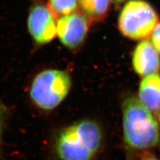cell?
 <instances>
[{"instance_id": "5", "label": "cell", "mask_w": 160, "mask_h": 160, "mask_svg": "<svg viewBox=\"0 0 160 160\" xmlns=\"http://www.w3.org/2000/svg\"><path fill=\"white\" fill-rule=\"evenodd\" d=\"M28 28L30 36L36 43H48L57 36L56 16L48 6L37 4L29 13Z\"/></svg>"}, {"instance_id": "14", "label": "cell", "mask_w": 160, "mask_h": 160, "mask_svg": "<svg viewBox=\"0 0 160 160\" xmlns=\"http://www.w3.org/2000/svg\"><path fill=\"white\" fill-rule=\"evenodd\" d=\"M112 2H115V3H120V2H122L124 0H112Z\"/></svg>"}, {"instance_id": "11", "label": "cell", "mask_w": 160, "mask_h": 160, "mask_svg": "<svg viewBox=\"0 0 160 160\" xmlns=\"http://www.w3.org/2000/svg\"><path fill=\"white\" fill-rule=\"evenodd\" d=\"M8 112L6 107L2 103H0V146H1L2 131L4 127L5 122H6V119L8 117Z\"/></svg>"}, {"instance_id": "1", "label": "cell", "mask_w": 160, "mask_h": 160, "mask_svg": "<svg viewBox=\"0 0 160 160\" xmlns=\"http://www.w3.org/2000/svg\"><path fill=\"white\" fill-rule=\"evenodd\" d=\"M102 133L98 124L84 119L62 129L54 143L58 160H93L101 148Z\"/></svg>"}, {"instance_id": "4", "label": "cell", "mask_w": 160, "mask_h": 160, "mask_svg": "<svg viewBox=\"0 0 160 160\" xmlns=\"http://www.w3.org/2000/svg\"><path fill=\"white\" fill-rule=\"evenodd\" d=\"M154 9L143 0H130L125 5L118 19L119 31L129 39L139 40L148 38L158 24Z\"/></svg>"}, {"instance_id": "3", "label": "cell", "mask_w": 160, "mask_h": 160, "mask_svg": "<svg viewBox=\"0 0 160 160\" xmlns=\"http://www.w3.org/2000/svg\"><path fill=\"white\" fill-rule=\"evenodd\" d=\"M72 85L69 75L56 69H46L34 78L29 96L39 108L50 111L57 108L66 98Z\"/></svg>"}, {"instance_id": "13", "label": "cell", "mask_w": 160, "mask_h": 160, "mask_svg": "<svg viewBox=\"0 0 160 160\" xmlns=\"http://www.w3.org/2000/svg\"><path fill=\"white\" fill-rule=\"evenodd\" d=\"M143 160H159V159L153 156H148L146 158H145Z\"/></svg>"}, {"instance_id": "12", "label": "cell", "mask_w": 160, "mask_h": 160, "mask_svg": "<svg viewBox=\"0 0 160 160\" xmlns=\"http://www.w3.org/2000/svg\"><path fill=\"white\" fill-rule=\"evenodd\" d=\"M152 40L154 47L159 52H160V23L157 25V26L152 32Z\"/></svg>"}, {"instance_id": "9", "label": "cell", "mask_w": 160, "mask_h": 160, "mask_svg": "<svg viewBox=\"0 0 160 160\" xmlns=\"http://www.w3.org/2000/svg\"><path fill=\"white\" fill-rule=\"evenodd\" d=\"M79 6L89 23L99 22L108 16L110 0H79Z\"/></svg>"}, {"instance_id": "7", "label": "cell", "mask_w": 160, "mask_h": 160, "mask_svg": "<svg viewBox=\"0 0 160 160\" xmlns=\"http://www.w3.org/2000/svg\"><path fill=\"white\" fill-rule=\"evenodd\" d=\"M153 43L144 40L138 45L133 56L135 71L140 76L156 73L160 68V57Z\"/></svg>"}, {"instance_id": "2", "label": "cell", "mask_w": 160, "mask_h": 160, "mask_svg": "<svg viewBox=\"0 0 160 160\" xmlns=\"http://www.w3.org/2000/svg\"><path fill=\"white\" fill-rule=\"evenodd\" d=\"M124 140L133 150L156 147L160 140L158 123L149 110L135 97H129L123 104Z\"/></svg>"}, {"instance_id": "10", "label": "cell", "mask_w": 160, "mask_h": 160, "mask_svg": "<svg viewBox=\"0 0 160 160\" xmlns=\"http://www.w3.org/2000/svg\"><path fill=\"white\" fill-rule=\"evenodd\" d=\"M79 0H48V7L56 16H65L75 13Z\"/></svg>"}, {"instance_id": "8", "label": "cell", "mask_w": 160, "mask_h": 160, "mask_svg": "<svg viewBox=\"0 0 160 160\" xmlns=\"http://www.w3.org/2000/svg\"><path fill=\"white\" fill-rule=\"evenodd\" d=\"M139 101L149 111L160 112V77L158 73L147 76L140 84Z\"/></svg>"}, {"instance_id": "15", "label": "cell", "mask_w": 160, "mask_h": 160, "mask_svg": "<svg viewBox=\"0 0 160 160\" xmlns=\"http://www.w3.org/2000/svg\"><path fill=\"white\" fill-rule=\"evenodd\" d=\"M159 121H160V114H159Z\"/></svg>"}, {"instance_id": "6", "label": "cell", "mask_w": 160, "mask_h": 160, "mask_svg": "<svg viewBox=\"0 0 160 160\" xmlns=\"http://www.w3.org/2000/svg\"><path fill=\"white\" fill-rule=\"evenodd\" d=\"M89 22L83 13H73L60 17L57 22V36L65 47L78 48L86 38Z\"/></svg>"}]
</instances>
